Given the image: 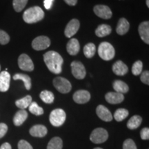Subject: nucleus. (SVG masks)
Returning a JSON list of instances; mask_svg holds the SVG:
<instances>
[{
  "label": "nucleus",
  "instance_id": "nucleus-1",
  "mask_svg": "<svg viewBox=\"0 0 149 149\" xmlns=\"http://www.w3.org/2000/svg\"><path fill=\"white\" fill-rule=\"evenodd\" d=\"M44 62L50 71L54 74H59L62 71L64 62L62 57L55 51H48L44 55Z\"/></svg>",
  "mask_w": 149,
  "mask_h": 149
},
{
  "label": "nucleus",
  "instance_id": "nucleus-2",
  "mask_svg": "<svg viewBox=\"0 0 149 149\" xmlns=\"http://www.w3.org/2000/svg\"><path fill=\"white\" fill-rule=\"evenodd\" d=\"M44 12L40 7L33 6L28 8L23 14V19L26 23L34 24L43 19Z\"/></svg>",
  "mask_w": 149,
  "mask_h": 149
},
{
  "label": "nucleus",
  "instance_id": "nucleus-3",
  "mask_svg": "<svg viewBox=\"0 0 149 149\" xmlns=\"http://www.w3.org/2000/svg\"><path fill=\"white\" fill-rule=\"evenodd\" d=\"M115 48L109 42H104L98 47V55L102 59L109 61L115 57Z\"/></svg>",
  "mask_w": 149,
  "mask_h": 149
},
{
  "label": "nucleus",
  "instance_id": "nucleus-4",
  "mask_svg": "<svg viewBox=\"0 0 149 149\" xmlns=\"http://www.w3.org/2000/svg\"><path fill=\"white\" fill-rule=\"evenodd\" d=\"M66 113L64 110L57 109L53 110L50 114L49 120L51 124L55 127H59L64 124L66 120Z\"/></svg>",
  "mask_w": 149,
  "mask_h": 149
},
{
  "label": "nucleus",
  "instance_id": "nucleus-5",
  "mask_svg": "<svg viewBox=\"0 0 149 149\" xmlns=\"http://www.w3.org/2000/svg\"><path fill=\"white\" fill-rule=\"evenodd\" d=\"M53 85L59 92L64 93V94L69 93L72 88L71 84L70 81L66 78L61 77H55L53 80Z\"/></svg>",
  "mask_w": 149,
  "mask_h": 149
},
{
  "label": "nucleus",
  "instance_id": "nucleus-6",
  "mask_svg": "<svg viewBox=\"0 0 149 149\" xmlns=\"http://www.w3.org/2000/svg\"><path fill=\"white\" fill-rule=\"evenodd\" d=\"M109 137L107 130L102 128H95L91 134L90 139L95 144H102L105 142Z\"/></svg>",
  "mask_w": 149,
  "mask_h": 149
},
{
  "label": "nucleus",
  "instance_id": "nucleus-7",
  "mask_svg": "<svg viewBox=\"0 0 149 149\" xmlns=\"http://www.w3.org/2000/svg\"><path fill=\"white\" fill-rule=\"evenodd\" d=\"M18 66L19 68L25 71H33L34 70V64L31 57L26 54H22L18 58Z\"/></svg>",
  "mask_w": 149,
  "mask_h": 149
},
{
  "label": "nucleus",
  "instance_id": "nucleus-8",
  "mask_svg": "<svg viewBox=\"0 0 149 149\" xmlns=\"http://www.w3.org/2000/svg\"><path fill=\"white\" fill-rule=\"evenodd\" d=\"M71 70L72 75L74 76L76 79H83L86 77V68L82 63L80 61H74L71 63Z\"/></svg>",
  "mask_w": 149,
  "mask_h": 149
},
{
  "label": "nucleus",
  "instance_id": "nucleus-9",
  "mask_svg": "<svg viewBox=\"0 0 149 149\" xmlns=\"http://www.w3.org/2000/svg\"><path fill=\"white\" fill-rule=\"evenodd\" d=\"M51 45V40L46 36H39L32 42V47L36 51H43Z\"/></svg>",
  "mask_w": 149,
  "mask_h": 149
},
{
  "label": "nucleus",
  "instance_id": "nucleus-10",
  "mask_svg": "<svg viewBox=\"0 0 149 149\" xmlns=\"http://www.w3.org/2000/svg\"><path fill=\"white\" fill-rule=\"evenodd\" d=\"M93 10L97 16L104 19L111 18L112 15H113L109 7L105 5H97L94 7Z\"/></svg>",
  "mask_w": 149,
  "mask_h": 149
},
{
  "label": "nucleus",
  "instance_id": "nucleus-11",
  "mask_svg": "<svg viewBox=\"0 0 149 149\" xmlns=\"http://www.w3.org/2000/svg\"><path fill=\"white\" fill-rule=\"evenodd\" d=\"M80 23L79 20L77 19H72L67 24L66 29L64 31V34L66 37L70 38L77 33L79 29Z\"/></svg>",
  "mask_w": 149,
  "mask_h": 149
},
{
  "label": "nucleus",
  "instance_id": "nucleus-12",
  "mask_svg": "<svg viewBox=\"0 0 149 149\" xmlns=\"http://www.w3.org/2000/svg\"><path fill=\"white\" fill-rule=\"evenodd\" d=\"M91 99V94L88 91L79 90L76 91L73 95V100L77 104H83L87 103Z\"/></svg>",
  "mask_w": 149,
  "mask_h": 149
},
{
  "label": "nucleus",
  "instance_id": "nucleus-13",
  "mask_svg": "<svg viewBox=\"0 0 149 149\" xmlns=\"http://www.w3.org/2000/svg\"><path fill=\"white\" fill-rule=\"evenodd\" d=\"M97 116L104 122H111L113 120V115L107 107L103 105H99L96 109Z\"/></svg>",
  "mask_w": 149,
  "mask_h": 149
},
{
  "label": "nucleus",
  "instance_id": "nucleus-14",
  "mask_svg": "<svg viewBox=\"0 0 149 149\" xmlns=\"http://www.w3.org/2000/svg\"><path fill=\"white\" fill-rule=\"evenodd\" d=\"M10 75L6 70L0 72V92H6L10 87Z\"/></svg>",
  "mask_w": 149,
  "mask_h": 149
},
{
  "label": "nucleus",
  "instance_id": "nucleus-15",
  "mask_svg": "<svg viewBox=\"0 0 149 149\" xmlns=\"http://www.w3.org/2000/svg\"><path fill=\"white\" fill-rule=\"evenodd\" d=\"M139 34L141 39L146 44H149V22H144L139 26Z\"/></svg>",
  "mask_w": 149,
  "mask_h": 149
},
{
  "label": "nucleus",
  "instance_id": "nucleus-16",
  "mask_svg": "<svg viewBox=\"0 0 149 149\" xmlns=\"http://www.w3.org/2000/svg\"><path fill=\"white\" fill-rule=\"evenodd\" d=\"M106 100L108 103L117 104L122 102L124 100V95L117 92H109L105 96Z\"/></svg>",
  "mask_w": 149,
  "mask_h": 149
},
{
  "label": "nucleus",
  "instance_id": "nucleus-17",
  "mask_svg": "<svg viewBox=\"0 0 149 149\" xmlns=\"http://www.w3.org/2000/svg\"><path fill=\"white\" fill-rule=\"evenodd\" d=\"M47 128L44 125L37 124L33 126L29 130V133L33 137H43L47 134Z\"/></svg>",
  "mask_w": 149,
  "mask_h": 149
},
{
  "label": "nucleus",
  "instance_id": "nucleus-18",
  "mask_svg": "<svg viewBox=\"0 0 149 149\" xmlns=\"http://www.w3.org/2000/svg\"><path fill=\"white\" fill-rule=\"evenodd\" d=\"M113 71L117 75L122 76L127 73L128 68L122 61H117L113 64Z\"/></svg>",
  "mask_w": 149,
  "mask_h": 149
},
{
  "label": "nucleus",
  "instance_id": "nucleus-19",
  "mask_svg": "<svg viewBox=\"0 0 149 149\" xmlns=\"http://www.w3.org/2000/svg\"><path fill=\"white\" fill-rule=\"evenodd\" d=\"M67 52L70 55H76L80 50V45L78 40L75 38H72L69 40L66 46Z\"/></svg>",
  "mask_w": 149,
  "mask_h": 149
},
{
  "label": "nucleus",
  "instance_id": "nucleus-20",
  "mask_svg": "<svg viewBox=\"0 0 149 149\" xmlns=\"http://www.w3.org/2000/svg\"><path fill=\"white\" fill-rule=\"evenodd\" d=\"M130 29V24L125 18H121L117 24L116 32L117 34L123 35L126 34Z\"/></svg>",
  "mask_w": 149,
  "mask_h": 149
},
{
  "label": "nucleus",
  "instance_id": "nucleus-21",
  "mask_svg": "<svg viewBox=\"0 0 149 149\" xmlns=\"http://www.w3.org/2000/svg\"><path fill=\"white\" fill-rule=\"evenodd\" d=\"M28 113L25 110H20L17 111L13 117V123L16 126H21L26 120Z\"/></svg>",
  "mask_w": 149,
  "mask_h": 149
},
{
  "label": "nucleus",
  "instance_id": "nucleus-22",
  "mask_svg": "<svg viewBox=\"0 0 149 149\" xmlns=\"http://www.w3.org/2000/svg\"><path fill=\"white\" fill-rule=\"evenodd\" d=\"M112 32V29L107 24H102L97 28L95 30V35L99 37H104L110 35Z\"/></svg>",
  "mask_w": 149,
  "mask_h": 149
},
{
  "label": "nucleus",
  "instance_id": "nucleus-23",
  "mask_svg": "<svg viewBox=\"0 0 149 149\" xmlns=\"http://www.w3.org/2000/svg\"><path fill=\"white\" fill-rule=\"evenodd\" d=\"M14 80H22L24 84L25 88L26 90L29 91L31 88V79L28 74L17 73L13 76Z\"/></svg>",
  "mask_w": 149,
  "mask_h": 149
},
{
  "label": "nucleus",
  "instance_id": "nucleus-24",
  "mask_svg": "<svg viewBox=\"0 0 149 149\" xmlns=\"http://www.w3.org/2000/svg\"><path fill=\"white\" fill-rule=\"evenodd\" d=\"M113 86L114 90L117 93H121V94L126 93L129 90L128 86L125 82L121 81V80H116V81H115Z\"/></svg>",
  "mask_w": 149,
  "mask_h": 149
},
{
  "label": "nucleus",
  "instance_id": "nucleus-25",
  "mask_svg": "<svg viewBox=\"0 0 149 149\" xmlns=\"http://www.w3.org/2000/svg\"><path fill=\"white\" fill-rule=\"evenodd\" d=\"M31 102H32V97L31 95H26L23 98L17 100L15 104L19 109L24 110L29 107Z\"/></svg>",
  "mask_w": 149,
  "mask_h": 149
},
{
  "label": "nucleus",
  "instance_id": "nucleus-26",
  "mask_svg": "<svg viewBox=\"0 0 149 149\" xmlns=\"http://www.w3.org/2000/svg\"><path fill=\"white\" fill-rule=\"evenodd\" d=\"M141 122H142V119L140 116L134 115L128 120L127 123V127L130 130H134L140 126Z\"/></svg>",
  "mask_w": 149,
  "mask_h": 149
},
{
  "label": "nucleus",
  "instance_id": "nucleus-27",
  "mask_svg": "<svg viewBox=\"0 0 149 149\" xmlns=\"http://www.w3.org/2000/svg\"><path fill=\"white\" fill-rule=\"evenodd\" d=\"M63 141L60 137H55L48 142L47 149H62Z\"/></svg>",
  "mask_w": 149,
  "mask_h": 149
},
{
  "label": "nucleus",
  "instance_id": "nucleus-28",
  "mask_svg": "<svg viewBox=\"0 0 149 149\" xmlns=\"http://www.w3.org/2000/svg\"><path fill=\"white\" fill-rule=\"evenodd\" d=\"M96 52V46L93 43H88L84 48V54L87 58H91Z\"/></svg>",
  "mask_w": 149,
  "mask_h": 149
},
{
  "label": "nucleus",
  "instance_id": "nucleus-29",
  "mask_svg": "<svg viewBox=\"0 0 149 149\" xmlns=\"http://www.w3.org/2000/svg\"><path fill=\"white\" fill-rule=\"evenodd\" d=\"M40 97L44 103L51 104L54 102V95L51 91H43L41 92Z\"/></svg>",
  "mask_w": 149,
  "mask_h": 149
},
{
  "label": "nucleus",
  "instance_id": "nucleus-30",
  "mask_svg": "<svg viewBox=\"0 0 149 149\" xmlns=\"http://www.w3.org/2000/svg\"><path fill=\"white\" fill-rule=\"evenodd\" d=\"M128 110L125 109H117L114 113V118L117 122H122L128 116Z\"/></svg>",
  "mask_w": 149,
  "mask_h": 149
},
{
  "label": "nucleus",
  "instance_id": "nucleus-31",
  "mask_svg": "<svg viewBox=\"0 0 149 149\" xmlns=\"http://www.w3.org/2000/svg\"><path fill=\"white\" fill-rule=\"evenodd\" d=\"M29 111L31 112V113L35 115H42L44 114V110L42 107H39L38 104H37L36 102H31V104H30L29 107Z\"/></svg>",
  "mask_w": 149,
  "mask_h": 149
},
{
  "label": "nucleus",
  "instance_id": "nucleus-32",
  "mask_svg": "<svg viewBox=\"0 0 149 149\" xmlns=\"http://www.w3.org/2000/svg\"><path fill=\"white\" fill-rule=\"evenodd\" d=\"M28 3V0H13V6L16 12H21L25 8Z\"/></svg>",
  "mask_w": 149,
  "mask_h": 149
},
{
  "label": "nucleus",
  "instance_id": "nucleus-33",
  "mask_svg": "<svg viewBox=\"0 0 149 149\" xmlns=\"http://www.w3.org/2000/svg\"><path fill=\"white\" fill-rule=\"evenodd\" d=\"M142 62L139 60L137 61L136 62L134 63L133 66H132V73L135 76L140 74L142 72Z\"/></svg>",
  "mask_w": 149,
  "mask_h": 149
},
{
  "label": "nucleus",
  "instance_id": "nucleus-34",
  "mask_svg": "<svg viewBox=\"0 0 149 149\" xmlns=\"http://www.w3.org/2000/svg\"><path fill=\"white\" fill-rule=\"evenodd\" d=\"M9 42H10V37L8 33L5 32L4 31L0 30V44L6 45Z\"/></svg>",
  "mask_w": 149,
  "mask_h": 149
},
{
  "label": "nucleus",
  "instance_id": "nucleus-35",
  "mask_svg": "<svg viewBox=\"0 0 149 149\" xmlns=\"http://www.w3.org/2000/svg\"><path fill=\"white\" fill-rule=\"evenodd\" d=\"M123 149H137V146L133 139H127L123 144Z\"/></svg>",
  "mask_w": 149,
  "mask_h": 149
},
{
  "label": "nucleus",
  "instance_id": "nucleus-36",
  "mask_svg": "<svg viewBox=\"0 0 149 149\" xmlns=\"http://www.w3.org/2000/svg\"><path fill=\"white\" fill-rule=\"evenodd\" d=\"M18 149H33L32 146L27 141L22 139L18 143Z\"/></svg>",
  "mask_w": 149,
  "mask_h": 149
},
{
  "label": "nucleus",
  "instance_id": "nucleus-37",
  "mask_svg": "<svg viewBox=\"0 0 149 149\" xmlns=\"http://www.w3.org/2000/svg\"><path fill=\"white\" fill-rule=\"evenodd\" d=\"M141 81L145 84L148 85L149 84V72L148 70L144 71L141 73L140 77Z\"/></svg>",
  "mask_w": 149,
  "mask_h": 149
},
{
  "label": "nucleus",
  "instance_id": "nucleus-38",
  "mask_svg": "<svg viewBox=\"0 0 149 149\" xmlns=\"http://www.w3.org/2000/svg\"><path fill=\"white\" fill-rule=\"evenodd\" d=\"M141 138L144 140H148L149 139V129L148 128H142L140 132Z\"/></svg>",
  "mask_w": 149,
  "mask_h": 149
},
{
  "label": "nucleus",
  "instance_id": "nucleus-39",
  "mask_svg": "<svg viewBox=\"0 0 149 149\" xmlns=\"http://www.w3.org/2000/svg\"><path fill=\"white\" fill-rule=\"evenodd\" d=\"M8 131V126L4 123H0V139L2 138Z\"/></svg>",
  "mask_w": 149,
  "mask_h": 149
},
{
  "label": "nucleus",
  "instance_id": "nucleus-40",
  "mask_svg": "<svg viewBox=\"0 0 149 149\" xmlns=\"http://www.w3.org/2000/svg\"><path fill=\"white\" fill-rule=\"evenodd\" d=\"M53 1L54 0H44V7H45V8L47 9V10L51 9V8L52 7V5H53Z\"/></svg>",
  "mask_w": 149,
  "mask_h": 149
},
{
  "label": "nucleus",
  "instance_id": "nucleus-41",
  "mask_svg": "<svg viewBox=\"0 0 149 149\" xmlns=\"http://www.w3.org/2000/svg\"><path fill=\"white\" fill-rule=\"evenodd\" d=\"M64 1L69 6H75L77 3V0H64Z\"/></svg>",
  "mask_w": 149,
  "mask_h": 149
},
{
  "label": "nucleus",
  "instance_id": "nucleus-42",
  "mask_svg": "<svg viewBox=\"0 0 149 149\" xmlns=\"http://www.w3.org/2000/svg\"><path fill=\"white\" fill-rule=\"evenodd\" d=\"M0 149H12V148H11L10 144L9 143L6 142L1 145V147H0Z\"/></svg>",
  "mask_w": 149,
  "mask_h": 149
},
{
  "label": "nucleus",
  "instance_id": "nucleus-43",
  "mask_svg": "<svg viewBox=\"0 0 149 149\" xmlns=\"http://www.w3.org/2000/svg\"><path fill=\"white\" fill-rule=\"evenodd\" d=\"M146 3L147 6L149 7V0H146Z\"/></svg>",
  "mask_w": 149,
  "mask_h": 149
},
{
  "label": "nucleus",
  "instance_id": "nucleus-44",
  "mask_svg": "<svg viewBox=\"0 0 149 149\" xmlns=\"http://www.w3.org/2000/svg\"><path fill=\"white\" fill-rule=\"evenodd\" d=\"M94 149H102V148H99V147H97V148H95Z\"/></svg>",
  "mask_w": 149,
  "mask_h": 149
},
{
  "label": "nucleus",
  "instance_id": "nucleus-45",
  "mask_svg": "<svg viewBox=\"0 0 149 149\" xmlns=\"http://www.w3.org/2000/svg\"><path fill=\"white\" fill-rule=\"evenodd\" d=\"M0 70H1V66H0Z\"/></svg>",
  "mask_w": 149,
  "mask_h": 149
}]
</instances>
